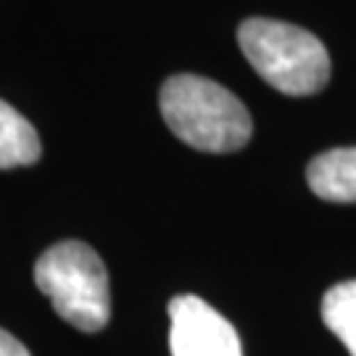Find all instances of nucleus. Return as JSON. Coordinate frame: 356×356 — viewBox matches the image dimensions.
I'll list each match as a JSON object with an SVG mask.
<instances>
[{"instance_id": "obj_1", "label": "nucleus", "mask_w": 356, "mask_h": 356, "mask_svg": "<svg viewBox=\"0 0 356 356\" xmlns=\"http://www.w3.org/2000/svg\"><path fill=\"white\" fill-rule=\"evenodd\" d=\"M166 127L182 143L206 153L241 151L254 135V122L238 95L214 79L175 74L161 88Z\"/></svg>"}, {"instance_id": "obj_2", "label": "nucleus", "mask_w": 356, "mask_h": 356, "mask_svg": "<svg viewBox=\"0 0 356 356\" xmlns=\"http://www.w3.org/2000/svg\"><path fill=\"white\" fill-rule=\"evenodd\" d=\"M238 42L256 74L285 95H314L330 79L327 48L301 26L277 19H245Z\"/></svg>"}, {"instance_id": "obj_3", "label": "nucleus", "mask_w": 356, "mask_h": 356, "mask_svg": "<svg viewBox=\"0 0 356 356\" xmlns=\"http://www.w3.org/2000/svg\"><path fill=\"white\" fill-rule=\"evenodd\" d=\"M40 293L51 298L56 314L82 332L108 325V272L88 243L64 241L51 245L35 264Z\"/></svg>"}, {"instance_id": "obj_4", "label": "nucleus", "mask_w": 356, "mask_h": 356, "mask_svg": "<svg viewBox=\"0 0 356 356\" xmlns=\"http://www.w3.org/2000/svg\"><path fill=\"white\" fill-rule=\"evenodd\" d=\"M172 356H243L235 327L198 296H177L169 304Z\"/></svg>"}, {"instance_id": "obj_5", "label": "nucleus", "mask_w": 356, "mask_h": 356, "mask_svg": "<svg viewBox=\"0 0 356 356\" xmlns=\"http://www.w3.org/2000/svg\"><path fill=\"white\" fill-rule=\"evenodd\" d=\"M312 193L330 204H356V148H332L306 169Z\"/></svg>"}, {"instance_id": "obj_6", "label": "nucleus", "mask_w": 356, "mask_h": 356, "mask_svg": "<svg viewBox=\"0 0 356 356\" xmlns=\"http://www.w3.org/2000/svg\"><path fill=\"white\" fill-rule=\"evenodd\" d=\"M42 153L35 127L13 106L0 101V169L35 164Z\"/></svg>"}, {"instance_id": "obj_7", "label": "nucleus", "mask_w": 356, "mask_h": 356, "mask_svg": "<svg viewBox=\"0 0 356 356\" xmlns=\"http://www.w3.org/2000/svg\"><path fill=\"white\" fill-rule=\"evenodd\" d=\"M322 322L356 356V280L338 282L322 298Z\"/></svg>"}, {"instance_id": "obj_8", "label": "nucleus", "mask_w": 356, "mask_h": 356, "mask_svg": "<svg viewBox=\"0 0 356 356\" xmlns=\"http://www.w3.org/2000/svg\"><path fill=\"white\" fill-rule=\"evenodd\" d=\"M0 356H29L24 343H19L11 332L0 330Z\"/></svg>"}]
</instances>
